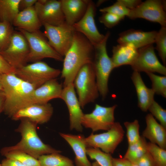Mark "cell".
<instances>
[{"instance_id": "1", "label": "cell", "mask_w": 166, "mask_h": 166, "mask_svg": "<svg viewBox=\"0 0 166 166\" xmlns=\"http://www.w3.org/2000/svg\"><path fill=\"white\" fill-rule=\"evenodd\" d=\"M94 53L93 45L83 34L75 31L72 45L63 61L61 75L64 79L63 87L73 83L78 72L84 65L92 63Z\"/></svg>"}, {"instance_id": "2", "label": "cell", "mask_w": 166, "mask_h": 166, "mask_svg": "<svg viewBox=\"0 0 166 166\" xmlns=\"http://www.w3.org/2000/svg\"><path fill=\"white\" fill-rule=\"evenodd\" d=\"M15 131L20 133L21 140L16 145L3 148L0 152L12 150H19L38 159L41 156L53 153H60L49 145L44 144L38 136L37 132V124L30 120L23 118Z\"/></svg>"}, {"instance_id": "3", "label": "cell", "mask_w": 166, "mask_h": 166, "mask_svg": "<svg viewBox=\"0 0 166 166\" xmlns=\"http://www.w3.org/2000/svg\"><path fill=\"white\" fill-rule=\"evenodd\" d=\"M2 84L6 96L3 112L11 118L20 104L37 87L14 73L2 74Z\"/></svg>"}, {"instance_id": "4", "label": "cell", "mask_w": 166, "mask_h": 166, "mask_svg": "<svg viewBox=\"0 0 166 166\" xmlns=\"http://www.w3.org/2000/svg\"><path fill=\"white\" fill-rule=\"evenodd\" d=\"M110 35V33L108 31L103 40L94 46L95 53L92 63L99 93L103 99L105 98L108 92L109 79L114 69L106 49L107 42Z\"/></svg>"}, {"instance_id": "5", "label": "cell", "mask_w": 166, "mask_h": 166, "mask_svg": "<svg viewBox=\"0 0 166 166\" xmlns=\"http://www.w3.org/2000/svg\"><path fill=\"white\" fill-rule=\"evenodd\" d=\"M73 84L81 108L94 102L98 97L99 93L92 63L86 64L81 67Z\"/></svg>"}, {"instance_id": "6", "label": "cell", "mask_w": 166, "mask_h": 166, "mask_svg": "<svg viewBox=\"0 0 166 166\" xmlns=\"http://www.w3.org/2000/svg\"><path fill=\"white\" fill-rule=\"evenodd\" d=\"M17 29L23 35L28 43L30 52L28 62H34L47 58L63 61V57L50 46L43 33L40 30L29 33L22 29Z\"/></svg>"}, {"instance_id": "7", "label": "cell", "mask_w": 166, "mask_h": 166, "mask_svg": "<svg viewBox=\"0 0 166 166\" xmlns=\"http://www.w3.org/2000/svg\"><path fill=\"white\" fill-rule=\"evenodd\" d=\"M61 73L59 69L52 67L41 61L26 65L17 69L15 72L18 77L37 88L56 78Z\"/></svg>"}, {"instance_id": "8", "label": "cell", "mask_w": 166, "mask_h": 166, "mask_svg": "<svg viewBox=\"0 0 166 166\" xmlns=\"http://www.w3.org/2000/svg\"><path fill=\"white\" fill-rule=\"evenodd\" d=\"M42 26L45 28L43 34L49 44L59 54L64 57L73 42L75 31L73 26L65 22L57 26L45 23Z\"/></svg>"}, {"instance_id": "9", "label": "cell", "mask_w": 166, "mask_h": 166, "mask_svg": "<svg viewBox=\"0 0 166 166\" xmlns=\"http://www.w3.org/2000/svg\"><path fill=\"white\" fill-rule=\"evenodd\" d=\"M124 131L121 124L115 122L107 132L99 134L91 133L85 138L88 147L98 148L107 153L113 154L123 140Z\"/></svg>"}, {"instance_id": "10", "label": "cell", "mask_w": 166, "mask_h": 166, "mask_svg": "<svg viewBox=\"0 0 166 166\" xmlns=\"http://www.w3.org/2000/svg\"><path fill=\"white\" fill-rule=\"evenodd\" d=\"M30 52L27 40L20 32L14 31L10 43L0 54L15 70L27 65Z\"/></svg>"}, {"instance_id": "11", "label": "cell", "mask_w": 166, "mask_h": 166, "mask_svg": "<svg viewBox=\"0 0 166 166\" xmlns=\"http://www.w3.org/2000/svg\"><path fill=\"white\" fill-rule=\"evenodd\" d=\"M165 0H147L142 2L135 9L130 10L127 17L132 19H145L166 27Z\"/></svg>"}, {"instance_id": "12", "label": "cell", "mask_w": 166, "mask_h": 166, "mask_svg": "<svg viewBox=\"0 0 166 166\" xmlns=\"http://www.w3.org/2000/svg\"><path fill=\"white\" fill-rule=\"evenodd\" d=\"M117 107V105L106 107L96 104L91 113L84 114L82 125L91 128L93 132L109 130L115 123L114 113Z\"/></svg>"}, {"instance_id": "13", "label": "cell", "mask_w": 166, "mask_h": 166, "mask_svg": "<svg viewBox=\"0 0 166 166\" xmlns=\"http://www.w3.org/2000/svg\"><path fill=\"white\" fill-rule=\"evenodd\" d=\"M62 85L56 78L46 82L35 88L19 105V109L35 104H45L51 100L61 98Z\"/></svg>"}, {"instance_id": "14", "label": "cell", "mask_w": 166, "mask_h": 166, "mask_svg": "<svg viewBox=\"0 0 166 166\" xmlns=\"http://www.w3.org/2000/svg\"><path fill=\"white\" fill-rule=\"evenodd\" d=\"M153 44L138 49V55L131 65L134 71L157 72L166 75V68L159 61L155 52Z\"/></svg>"}, {"instance_id": "15", "label": "cell", "mask_w": 166, "mask_h": 166, "mask_svg": "<svg viewBox=\"0 0 166 166\" xmlns=\"http://www.w3.org/2000/svg\"><path fill=\"white\" fill-rule=\"evenodd\" d=\"M96 7L95 4L90 0L85 15L72 26L75 31L83 34L94 46L102 42L105 36L100 33L95 23Z\"/></svg>"}, {"instance_id": "16", "label": "cell", "mask_w": 166, "mask_h": 166, "mask_svg": "<svg viewBox=\"0 0 166 166\" xmlns=\"http://www.w3.org/2000/svg\"><path fill=\"white\" fill-rule=\"evenodd\" d=\"M34 6L42 25L57 26L65 22L60 0H38Z\"/></svg>"}, {"instance_id": "17", "label": "cell", "mask_w": 166, "mask_h": 166, "mask_svg": "<svg viewBox=\"0 0 166 166\" xmlns=\"http://www.w3.org/2000/svg\"><path fill=\"white\" fill-rule=\"evenodd\" d=\"M75 90L73 83L63 87L61 99L65 101L68 109L70 129L81 132L83 130L81 122L84 114Z\"/></svg>"}, {"instance_id": "18", "label": "cell", "mask_w": 166, "mask_h": 166, "mask_svg": "<svg viewBox=\"0 0 166 166\" xmlns=\"http://www.w3.org/2000/svg\"><path fill=\"white\" fill-rule=\"evenodd\" d=\"M53 108L48 103L45 104L31 105L17 111L11 117L14 121L27 118L38 124H43L48 122L53 113Z\"/></svg>"}, {"instance_id": "19", "label": "cell", "mask_w": 166, "mask_h": 166, "mask_svg": "<svg viewBox=\"0 0 166 166\" xmlns=\"http://www.w3.org/2000/svg\"><path fill=\"white\" fill-rule=\"evenodd\" d=\"M157 33L156 31L129 29L120 33L117 42L119 44L129 45L138 49L154 43Z\"/></svg>"}, {"instance_id": "20", "label": "cell", "mask_w": 166, "mask_h": 166, "mask_svg": "<svg viewBox=\"0 0 166 166\" xmlns=\"http://www.w3.org/2000/svg\"><path fill=\"white\" fill-rule=\"evenodd\" d=\"M145 119L146 126L142 136L166 150V128L158 123L150 113L146 115Z\"/></svg>"}, {"instance_id": "21", "label": "cell", "mask_w": 166, "mask_h": 166, "mask_svg": "<svg viewBox=\"0 0 166 166\" xmlns=\"http://www.w3.org/2000/svg\"><path fill=\"white\" fill-rule=\"evenodd\" d=\"M65 22L73 26L85 15L89 0H61Z\"/></svg>"}, {"instance_id": "22", "label": "cell", "mask_w": 166, "mask_h": 166, "mask_svg": "<svg viewBox=\"0 0 166 166\" xmlns=\"http://www.w3.org/2000/svg\"><path fill=\"white\" fill-rule=\"evenodd\" d=\"M60 135L69 144L75 154L76 166H91L87 156L88 147L85 138L82 135H72L60 133Z\"/></svg>"}, {"instance_id": "23", "label": "cell", "mask_w": 166, "mask_h": 166, "mask_svg": "<svg viewBox=\"0 0 166 166\" xmlns=\"http://www.w3.org/2000/svg\"><path fill=\"white\" fill-rule=\"evenodd\" d=\"M12 25L29 33L39 30L42 26L38 17L34 6L19 11L15 17Z\"/></svg>"}, {"instance_id": "24", "label": "cell", "mask_w": 166, "mask_h": 166, "mask_svg": "<svg viewBox=\"0 0 166 166\" xmlns=\"http://www.w3.org/2000/svg\"><path fill=\"white\" fill-rule=\"evenodd\" d=\"M131 78L137 93L138 106L142 111L146 112L154 100V97L155 93L152 89L146 86L140 73L134 71Z\"/></svg>"}, {"instance_id": "25", "label": "cell", "mask_w": 166, "mask_h": 166, "mask_svg": "<svg viewBox=\"0 0 166 166\" xmlns=\"http://www.w3.org/2000/svg\"><path fill=\"white\" fill-rule=\"evenodd\" d=\"M138 49L132 46L119 44L113 47L111 58L114 68L124 65H131L136 58Z\"/></svg>"}, {"instance_id": "26", "label": "cell", "mask_w": 166, "mask_h": 166, "mask_svg": "<svg viewBox=\"0 0 166 166\" xmlns=\"http://www.w3.org/2000/svg\"><path fill=\"white\" fill-rule=\"evenodd\" d=\"M20 0H0V21H6L12 24L19 12Z\"/></svg>"}, {"instance_id": "27", "label": "cell", "mask_w": 166, "mask_h": 166, "mask_svg": "<svg viewBox=\"0 0 166 166\" xmlns=\"http://www.w3.org/2000/svg\"><path fill=\"white\" fill-rule=\"evenodd\" d=\"M147 143L146 139L141 136L138 141L128 145L123 158L131 162L135 163L148 151Z\"/></svg>"}, {"instance_id": "28", "label": "cell", "mask_w": 166, "mask_h": 166, "mask_svg": "<svg viewBox=\"0 0 166 166\" xmlns=\"http://www.w3.org/2000/svg\"><path fill=\"white\" fill-rule=\"evenodd\" d=\"M38 160L41 166H75L72 160L60 153L43 155Z\"/></svg>"}, {"instance_id": "29", "label": "cell", "mask_w": 166, "mask_h": 166, "mask_svg": "<svg viewBox=\"0 0 166 166\" xmlns=\"http://www.w3.org/2000/svg\"><path fill=\"white\" fill-rule=\"evenodd\" d=\"M1 153L6 158L16 160L25 166H41L38 159L21 151L12 150Z\"/></svg>"}, {"instance_id": "30", "label": "cell", "mask_w": 166, "mask_h": 166, "mask_svg": "<svg viewBox=\"0 0 166 166\" xmlns=\"http://www.w3.org/2000/svg\"><path fill=\"white\" fill-rule=\"evenodd\" d=\"M86 154L92 160H96L100 166H113L111 154L105 153L98 148L88 147Z\"/></svg>"}, {"instance_id": "31", "label": "cell", "mask_w": 166, "mask_h": 166, "mask_svg": "<svg viewBox=\"0 0 166 166\" xmlns=\"http://www.w3.org/2000/svg\"><path fill=\"white\" fill-rule=\"evenodd\" d=\"M10 22L0 21V51L6 49L9 46L14 30Z\"/></svg>"}, {"instance_id": "32", "label": "cell", "mask_w": 166, "mask_h": 166, "mask_svg": "<svg viewBox=\"0 0 166 166\" xmlns=\"http://www.w3.org/2000/svg\"><path fill=\"white\" fill-rule=\"evenodd\" d=\"M147 149L152 156L156 166H166V149L150 142H147Z\"/></svg>"}, {"instance_id": "33", "label": "cell", "mask_w": 166, "mask_h": 166, "mask_svg": "<svg viewBox=\"0 0 166 166\" xmlns=\"http://www.w3.org/2000/svg\"><path fill=\"white\" fill-rule=\"evenodd\" d=\"M152 84V88L155 93L166 97V76L157 75L153 73H146Z\"/></svg>"}, {"instance_id": "34", "label": "cell", "mask_w": 166, "mask_h": 166, "mask_svg": "<svg viewBox=\"0 0 166 166\" xmlns=\"http://www.w3.org/2000/svg\"><path fill=\"white\" fill-rule=\"evenodd\" d=\"M124 125L126 130V136L128 145L138 141L141 136L139 134L140 124L138 121L135 120L132 122H125Z\"/></svg>"}, {"instance_id": "35", "label": "cell", "mask_w": 166, "mask_h": 166, "mask_svg": "<svg viewBox=\"0 0 166 166\" xmlns=\"http://www.w3.org/2000/svg\"><path fill=\"white\" fill-rule=\"evenodd\" d=\"M155 43L156 44V49L165 66L166 64V27L161 26L157 32Z\"/></svg>"}, {"instance_id": "36", "label": "cell", "mask_w": 166, "mask_h": 166, "mask_svg": "<svg viewBox=\"0 0 166 166\" xmlns=\"http://www.w3.org/2000/svg\"><path fill=\"white\" fill-rule=\"evenodd\" d=\"M130 10L126 8L119 0L110 6L105 7L99 10L102 13H109L117 15L124 19L128 17Z\"/></svg>"}, {"instance_id": "37", "label": "cell", "mask_w": 166, "mask_h": 166, "mask_svg": "<svg viewBox=\"0 0 166 166\" xmlns=\"http://www.w3.org/2000/svg\"><path fill=\"white\" fill-rule=\"evenodd\" d=\"M148 110L166 128V110L154 100L149 107Z\"/></svg>"}, {"instance_id": "38", "label": "cell", "mask_w": 166, "mask_h": 166, "mask_svg": "<svg viewBox=\"0 0 166 166\" xmlns=\"http://www.w3.org/2000/svg\"><path fill=\"white\" fill-rule=\"evenodd\" d=\"M103 13L99 18V21L109 28H111L115 26L123 19L119 16L112 13Z\"/></svg>"}, {"instance_id": "39", "label": "cell", "mask_w": 166, "mask_h": 166, "mask_svg": "<svg viewBox=\"0 0 166 166\" xmlns=\"http://www.w3.org/2000/svg\"><path fill=\"white\" fill-rule=\"evenodd\" d=\"M134 163L138 166H156L152 156L148 151Z\"/></svg>"}, {"instance_id": "40", "label": "cell", "mask_w": 166, "mask_h": 166, "mask_svg": "<svg viewBox=\"0 0 166 166\" xmlns=\"http://www.w3.org/2000/svg\"><path fill=\"white\" fill-rule=\"evenodd\" d=\"M15 70L12 67L0 54V73L2 74L15 73Z\"/></svg>"}, {"instance_id": "41", "label": "cell", "mask_w": 166, "mask_h": 166, "mask_svg": "<svg viewBox=\"0 0 166 166\" xmlns=\"http://www.w3.org/2000/svg\"><path fill=\"white\" fill-rule=\"evenodd\" d=\"M127 8L132 10L136 8L142 1L140 0H119Z\"/></svg>"}, {"instance_id": "42", "label": "cell", "mask_w": 166, "mask_h": 166, "mask_svg": "<svg viewBox=\"0 0 166 166\" xmlns=\"http://www.w3.org/2000/svg\"><path fill=\"white\" fill-rule=\"evenodd\" d=\"M37 0H20L19 3V11L34 6Z\"/></svg>"}, {"instance_id": "43", "label": "cell", "mask_w": 166, "mask_h": 166, "mask_svg": "<svg viewBox=\"0 0 166 166\" xmlns=\"http://www.w3.org/2000/svg\"><path fill=\"white\" fill-rule=\"evenodd\" d=\"M1 164L2 166H25L16 160L7 158L3 159Z\"/></svg>"}, {"instance_id": "44", "label": "cell", "mask_w": 166, "mask_h": 166, "mask_svg": "<svg viewBox=\"0 0 166 166\" xmlns=\"http://www.w3.org/2000/svg\"><path fill=\"white\" fill-rule=\"evenodd\" d=\"M112 163L113 166H129V161L123 158H113Z\"/></svg>"}, {"instance_id": "45", "label": "cell", "mask_w": 166, "mask_h": 166, "mask_svg": "<svg viewBox=\"0 0 166 166\" xmlns=\"http://www.w3.org/2000/svg\"><path fill=\"white\" fill-rule=\"evenodd\" d=\"M6 100V96L4 92L0 90V113L3 112Z\"/></svg>"}, {"instance_id": "46", "label": "cell", "mask_w": 166, "mask_h": 166, "mask_svg": "<svg viewBox=\"0 0 166 166\" xmlns=\"http://www.w3.org/2000/svg\"><path fill=\"white\" fill-rule=\"evenodd\" d=\"M2 74L0 73V90L3 91V88L2 84Z\"/></svg>"}, {"instance_id": "47", "label": "cell", "mask_w": 166, "mask_h": 166, "mask_svg": "<svg viewBox=\"0 0 166 166\" xmlns=\"http://www.w3.org/2000/svg\"><path fill=\"white\" fill-rule=\"evenodd\" d=\"M104 0H100L98 2H97V3L96 4V6H98L100 5L102 3H103L104 2H105Z\"/></svg>"}, {"instance_id": "48", "label": "cell", "mask_w": 166, "mask_h": 166, "mask_svg": "<svg viewBox=\"0 0 166 166\" xmlns=\"http://www.w3.org/2000/svg\"><path fill=\"white\" fill-rule=\"evenodd\" d=\"M91 166H100L99 164L96 161L93 162Z\"/></svg>"}, {"instance_id": "49", "label": "cell", "mask_w": 166, "mask_h": 166, "mask_svg": "<svg viewBox=\"0 0 166 166\" xmlns=\"http://www.w3.org/2000/svg\"><path fill=\"white\" fill-rule=\"evenodd\" d=\"M129 166H138L135 163L131 162L129 161Z\"/></svg>"}, {"instance_id": "50", "label": "cell", "mask_w": 166, "mask_h": 166, "mask_svg": "<svg viewBox=\"0 0 166 166\" xmlns=\"http://www.w3.org/2000/svg\"><path fill=\"white\" fill-rule=\"evenodd\" d=\"M0 166H2L1 164H0Z\"/></svg>"}]
</instances>
